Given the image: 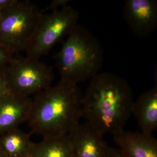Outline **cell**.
Listing matches in <instances>:
<instances>
[{
    "label": "cell",
    "instance_id": "1",
    "mask_svg": "<svg viewBox=\"0 0 157 157\" xmlns=\"http://www.w3.org/2000/svg\"><path fill=\"white\" fill-rule=\"evenodd\" d=\"M83 94L82 117L102 135L123 131L132 114V90L124 79L112 73H98Z\"/></svg>",
    "mask_w": 157,
    "mask_h": 157
},
{
    "label": "cell",
    "instance_id": "2",
    "mask_svg": "<svg viewBox=\"0 0 157 157\" xmlns=\"http://www.w3.org/2000/svg\"><path fill=\"white\" fill-rule=\"evenodd\" d=\"M82 97L78 85L62 80L37 93L28 121L32 133L43 138L70 135L80 123Z\"/></svg>",
    "mask_w": 157,
    "mask_h": 157
},
{
    "label": "cell",
    "instance_id": "3",
    "mask_svg": "<svg viewBox=\"0 0 157 157\" xmlns=\"http://www.w3.org/2000/svg\"><path fill=\"white\" fill-rule=\"evenodd\" d=\"M99 40L78 24L68 35L56 55V66L62 81L78 84L98 73L103 62Z\"/></svg>",
    "mask_w": 157,
    "mask_h": 157
},
{
    "label": "cell",
    "instance_id": "4",
    "mask_svg": "<svg viewBox=\"0 0 157 157\" xmlns=\"http://www.w3.org/2000/svg\"><path fill=\"white\" fill-rule=\"evenodd\" d=\"M0 14V44L15 53L25 51L43 15L41 10L29 1H19Z\"/></svg>",
    "mask_w": 157,
    "mask_h": 157
},
{
    "label": "cell",
    "instance_id": "5",
    "mask_svg": "<svg viewBox=\"0 0 157 157\" xmlns=\"http://www.w3.org/2000/svg\"><path fill=\"white\" fill-rule=\"evenodd\" d=\"M78 11L69 5L43 14L33 38L26 48L27 56L39 59L54 45L68 36L78 25Z\"/></svg>",
    "mask_w": 157,
    "mask_h": 157
},
{
    "label": "cell",
    "instance_id": "6",
    "mask_svg": "<svg viewBox=\"0 0 157 157\" xmlns=\"http://www.w3.org/2000/svg\"><path fill=\"white\" fill-rule=\"evenodd\" d=\"M9 91L29 97L51 86L52 68L38 59L13 57L5 70Z\"/></svg>",
    "mask_w": 157,
    "mask_h": 157
},
{
    "label": "cell",
    "instance_id": "7",
    "mask_svg": "<svg viewBox=\"0 0 157 157\" xmlns=\"http://www.w3.org/2000/svg\"><path fill=\"white\" fill-rule=\"evenodd\" d=\"M123 16L129 27L137 36L146 38L157 26V2L155 0H127Z\"/></svg>",
    "mask_w": 157,
    "mask_h": 157
},
{
    "label": "cell",
    "instance_id": "8",
    "mask_svg": "<svg viewBox=\"0 0 157 157\" xmlns=\"http://www.w3.org/2000/svg\"><path fill=\"white\" fill-rule=\"evenodd\" d=\"M70 135L73 157H107L109 147L104 135L87 123H79Z\"/></svg>",
    "mask_w": 157,
    "mask_h": 157
},
{
    "label": "cell",
    "instance_id": "9",
    "mask_svg": "<svg viewBox=\"0 0 157 157\" xmlns=\"http://www.w3.org/2000/svg\"><path fill=\"white\" fill-rule=\"evenodd\" d=\"M32 100L9 92L0 98V136L28 121Z\"/></svg>",
    "mask_w": 157,
    "mask_h": 157
},
{
    "label": "cell",
    "instance_id": "10",
    "mask_svg": "<svg viewBox=\"0 0 157 157\" xmlns=\"http://www.w3.org/2000/svg\"><path fill=\"white\" fill-rule=\"evenodd\" d=\"M113 139L125 157H157V141L152 135L123 130Z\"/></svg>",
    "mask_w": 157,
    "mask_h": 157
},
{
    "label": "cell",
    "instance_id": "11",
    "mask_svg": "<svg viewBox=\"0 0 157 157\" xmlns=\"http://www.w3.org/2000/svg\"><path fill=\"white\" fill-rule=\"evenodd\" d=\"M132 114H134L141 132L152 135L157 128V87L143 93L134 101Z\"/></svg>",
    "mask_w": 157,
    "mask_h": 157
},
{
    "label": "cell",
    "instance_id": "12",
    "mask_svg": "<svg viewBox=\"0 0 157 157\" xmlns=\"http://www.w3.org/2000/svg\"><path fill=\"white\" fill-rule=\"evenodd\" d=\"M0 146L7 157H31L35 143L29 134L18 128L0 136Z\"/></svg>",
    "mask_w": 157,
    "mask_h": 157
},
{
    "label": "cell",
    "instance_id": "13",
    "mask_svg": "<svg viewBox=\"0 0 157 157\" xmlns=\"http://www.w3.org/2000/svg\"><path fill=\"white\" fill-rule=\"evenodd\" d=\"M31 157H73L70 134L43 138L41 142L35 144Z\"/></svg>",
    "mask_w": 157,
    "mask_h": 157
},
{
    "label": "cell",
    "instance_id": "14",
    "mask_svg": "<svg viewBox=\"0 0 157 157\" xmlns=\"http://www.w3.org/2000/svg\"><path fill=\"white\" fill-rule=\"evenodd\" d=\"M15 54L9 47L0 44V72L5 70L7 65Z\"/></svg>",
    "mask_w": 157,
    "mask_h": 157
},
{
    "label": "cell",
    "instance_id": "15",
    "mask_svg": "<svg viewBox=\"0 0 157 157\" xmlns=\"http://www.w3.org/2000/svg\"><path fill=\"white\" fill-rule=\"evenodd\" d=\"M70 1L68 0H54L52 1L50 5L47 6L46 8L43 9V10H41V12L42 13L44 14L45 11H48L50 10H55V9H58L59 7H63L65 6L68 5V3Z\"/></svg>",
    "mask_w": 157,
    "mask_h": 157
},
{
    "label": "cell",
    "instance_id": "16",
    "mask_svg": "<svg viewBox=\"0 0 157 157\" xmlns=\"http://www.w3.org/2000/svg\"><path fill=\"white\" fill-rule=\"evenodd\" d=\"M9 92L8 84L4 70L3 72H0V98Z\"/></svg>",
    "mask_w": 157,
    "mask_h": 157
},
{
    "label": "cell",
    "instance_id": "17",
    "mask_svg": "<svg viewBox=\"0 0 157 157\" xmlns=\"http://www.w3.org/2000/svg\"><path fill=\"white\" fill-rule=\"evenodd\" d=\"M18 2V0H0V13L13 7Z\"/></svg>",
    "mask_w": 157,
    "mask_h": 157
},
{
    "label": "cell",
    "instance_id": "18",
    "mask_svg": "<svg viewBox=\"0 0 157 157\" xmlns=\"http://www.w3.org/2000/svg\"><path fill=\"white\" fill-rule=\"evenodd\" d=\"M107 157H125L118 149L109 147Z\"/></svg>",
    "mask_w": 157,
    "mask_h": 157
},
{
    "label": "cell",
    "instance_id": "19",
    "mask_svg": "<svg viewBox=\"0 0 157 157\" xmlns=\"http://www.w3.org/2000/svg\"><path fill=\"white\" fill-rule=\"evenodd\" d=\"M0 157H7L1 146H0Z\"/></svg>",
    "mask_w": 157,
    "mask_h": 157
},
{
    "label": "cell",
    "instance_id": "20",
    "mask_svg": "<svg viewBox=\"0 0 157 157\" xmlns=\"http://www.w3.org/2000/svg\"><path fill=\"white\" fill-rule=\"evenodd\" d=\"M0 15H1V14H0Z\"/></svg>",
    "mask_w": 157,
    "mask_h": 157
}]
</instances>
